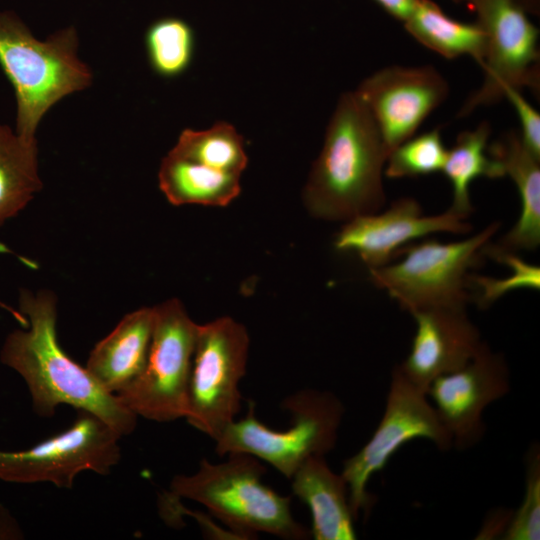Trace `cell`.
I'll use <instances>...</instances> for the list:
<instances>
[{
    "instance_id": "cell-28",
    "label": "cell",
    "mask_w": 540,
    "mask_h": 540,
    "mask_svg": "<svg viewBox=\"0 0 540 540\" xmlns=\"http://www.w3.org/2000/svg\"><path fill=\"white\" fill-rule=\"evenodd\" d=\"M504 97L512 104L519 118L520 138L525 147L540 158V115L516 87H507Z\"/></svg>"
},
{
    "instance_id": "cell-21",
    "label": "cell",
    "mask_w": 540,
    "mask_h": 540,
    "mask_svg": "<svg viewBox=\"0 0 540 540\" xmlns=\"http://www.w3.org/2000/svg\"><path fill=\"white\" fill-rule=\"evenodd\" d=\"M491 127L488 122L480 123L473 130L461 132L447 157L442 172L452 185L450 210L469 217L472 212L470 185L479 177L497 179L505 176L499 161L488 153Z\"/></svg>"
},
{
    "instance_id": "cell-22",
    "label": "cell",
    "mask_w": 540,
    "mask_h": 540,
    "mask_svg": "<svg viewBox=\"0 0 540 540\" xmlns=\"http://www.w3.org/2000/svg\"><path fill=\"white\" fill-rule=\"evenodd\" d=\"M41 188L37 141L24 140L0 124V226L23 210Z\"/></svg>"
},
{
    "instance_id": "cell-23",
    "label": "cell",
    "mask_w": 540,
    "mask_h": 540,
    "mask_svg": "<svg viewBox=\"0 0 540 540\" xmlns=\"http://www.w3.org/2000/svg\"><path fill=\"white\" fill-rule=\"evenodd\" d=\"M170 151L210 168L239 175L248 163L242 136L224 121L206 130H183Z\"/></svg>"
},
{
    "instance_id": "cell-8",
    "label": "cell",
    "mask_w": 540,
    "mask_h": 540,
    "mask_svg": "<svg viewBox=\"0 0 540 540\" xmlns=\"http://www.w3.org/2000/svg\"><path fill=\"white\" fill-rule=\"evenodd\" d=\"M249 335L244 325L220 317L197 327L188 386V423L215 440L240 411Z\"/></svg>"
},
{
    "instance_id": "cell-16",
    "label": "cell",
    "mask_w": 540,
    "mask_h": 540,
    "mask_svg": "<svg viewBox=\"0 0 540 540\" xmlns=\"http://www.w3.org/2000/svg\"><path fill=\"white\" fill-rule=\"evenodd\" d=\"M153 307L126 314L90 352L86 369L107 392L116 395L142 372L151 342Z\"/></svg>"
},
{
    "instance_id": "cell-24",
    "label": "cell",
    "mask_w": 540,
    "mask_h": 540,
    "mask_svg": "<svg viewBox=\"0 0 540 540\" xmlns=\"http://www.w3.org/2000/svg\"><path fill=\"white\" fill-rule=\"evenodd\" d=\"M145 46L152 69L159 76L174 78L190 66L195 48L191 26L183 19L164 17L153 22L145 34Z\"/></svg>"
},
{
    "instance_id": "cell-19",
    "label": "cell",
    "mask_w": 540,
    "mask_h": 540,
    "mask_svg": "<svg viewBox=\"0 0 540 540\" xmlns=\"http://www.w3.org/2000/svg\"><path fill=\"white\" fill-rule=\"evenodd\" d=\"M159 187L176 206H226L241 191L240 175L219 171L169 151L158 172Z\"/></svg>"
},
{
    "instance_id": "cell-9",
    "label": "cell",
    "mask_w": 540,
    "mask_h": 540,
    "mask_svg": "<svg viewBox=\"0 0 540 540\" xmlns=\"http://www.w3.org/2000/svg\"><path fill=\"white\" fill-rule=\"evenodd\" d=\"M424 438L441 451L453 447L452 437L422 389L407 380L397 366L391 381L382 418L368 442L343 463L341 475L347 483L349 503L357 521L370 512L375 497L367 490L371 477L383 470L390 458L406 443Z\"/></svg>"
},
{
    "instance_id": "cell-10",
    "label": "cell",
    "mask_w": 540,
    "mask_h": 540,
    "mask_svg": "<svg viewBox=\"0 0 540 540\" xmlns=\"http://www.w3.org/2000/svg\"><path fill=\"white\" fill-rule=\"evenodd\" d=\"M77 417L66 430L20 451L0 450V480L31 484L49 482L72 488L84 471L107 475L121 457L119 439L96 415L76 410Z\"/></svg>"
},
{
    "instance_id": "cell-5",
    "label": "cell",
    "mask_w": 540,
    "mask_h": 540,
    "mask_svg": "<svg viewBox=\"0 0 540 540\" xmlns=\"http://www.w3.org/2000/svg\"><path fill=\"white\" fill-rule=\"evenodd\" d=\"M282 407L290 412V426L274 430L257 419L250 401L245 417L228 424L214 440L216 452L250 454L290 479L307 459L334 448L344 415L336 395L305 389L289 395Z\"/></svg>"
},
{
    "instance_id": "cell-31",
    "label": "cell",
    "mask_w": 540,
    "mask_h": 540,
    "mask_svg": "<svg viewBox=\"0 0 540 540\" xmlns=\"http://www.w3.org/2000/svg\"><path fill=\"white\" fill-rule=\"evenodd\" d=\"M390 15L402 22L410 14L416 0H375Z\"/></svg>"
},
{
    "instance_id": "cell-14",
    "label": "cell",
    "mask_w": 540,
    "mask_h": 540,
    "mask_svg": "<svg viewBox=\"0 0 540 540\" xmlns=\"http://www.w3.org/2000/svg\"><path fill=\"white\" fill-rule=\"evenodd\" d=\"M471 225L450 209L442 214L424 215L419 202L411 197L395 200L381 213L356 216L337 233L338 251L358 254L368 269L390 263L411 241L434 233L466 234Z\"/></svg>"
},
{
    "instance_id": "cell-4",
    "label": "cell",
    "mask_w": 540,
    "mask_h": 540,
    "mask_svg": "<svg viewBox=\"0 0 540 540\" xmlns=\"http://www.w3.org/2000/svg\"><path fill=\"white\" fill-rule=\"evenodd\" d=\"M228 455L217 464L202 459L192 475H176L170 483L171 496L202 504L236 535L263 532L288 540L311 536L294 519L291 497L262 482L266 468L258 458L246 453Z\"/></svg>"
},
{
    "instance_id": "cell-30",
    "label": "cell",
    "mask_w": 540,
    "mask_h": 540,
    "mask_svg": "<svg viewBox=\"0 0 540 540\" xmlns=\"http://www.w3.org/2000/svg\"><path fill=\"white\" fill-rule=\"evenodd\" d=\"M24 532L10 511L0 504V540H19Z\"/></svg>"
},
{
    "instance_id": "cell-12",
    "label": "cell",
    "mask_w": 540,
    "mask_h": 540,
    "mask_svg": "<svg viewBox=\"0 0 540 540\" xmlns=\"http://www.w3.org/2000/svg\"><path fill=\"white\" fill-rule=\"evenodd\" d=\"M509 391L510 372L504 355L484 342L464 367L433 380L426 394L453 446L465 450L485 433V409Z\"/></svg>"
},
{
    "instance_id": "cell-20",
    "label": "cell",
    "mask_w": 540,
    "mask_h": 540,
    "mask_svg": "<svg viewBox=\"0 0 540 540\" xmlns=\"http://www.w3.org/2000/svg\"><path fill=\"white\" fill-rule=\"evenodd\" d=\"M403 23L415 40L439 55L448 59L467 55L482 64L486 35L478 23L452 19L432 0H416Z\"/></svg>"
},
{
    "instance_id": "cell-25",
    "label": "cell",
    "mask_w": 540,
    "mask_h": 540,
    "mask_svg": "<svg viewBox=\"0 0 540 540\" xmlns=\"http://www.w3.org/2000/svg\"><path fill=\"white\" fill-rule=\"evenodd\" d=\"M447 151L439 129L413 135L389 153L384 175L388 178H405L442 171Z\"/></svg>"
},
{
    "instance_id": "cell-11",
    "label": "cell",
    "mask_w": 540,
    "mask_h": 540,
    "mask_svg": "<svg viewBox=\"0 0 540 540\" xmlns=\"http://www.w3.org/2000/svg\"><path fill=\"white\" fill-rule=\"evenodd\" d=\"M486 35L481 64L485 78L460 110V116L496 103L507 87L536 88L539 83L538 30L514 0H470Z\"/></svg>"
},
{
    "instance_id": "cell-15",
    "label": "cell",
    "mask_w": 540,
    "mask_h": 540,
    "mask_svg": "<svg viewBox=\"0 0 540 540\" xmlns=\"http://www.w3.org/2000/svg\"><path fill=\"white\" fill-rule=\"evenodd\" d=\"M410 314L416 330L410 352L397 368L426 392L436 378L464 367L484 341L466 309L432 307Z\"/></svg>"
},
{
    "instance_id": "cell-27",
    "label": "cell",
    "mask_w": 540,
    "mask_h": 540,
    "mask_svg": "<svg viewBox=\"0 0 540 540\" xmlns=\"http://www.w3.org/2000/svg\"><path fill=\"white\" fill-rule=\"evenodd\" d=\"M540 538V453L534 445L526 462L525 493L521 505L512 512L501 539L539 540Z\"/></svg>"
},
{
    "instance_id": "cell-29",
    "label": "cell",
    "mask_w": 540,
    "mask_h": 540,
    "mask_svg": "<svg viewBox=\"0 0 540 540\" xmlns=\"http://www.w3.org/2000/svg\"><path fill=\"white\" fill-rule=\"evenodd\" d=\"M511 511H498L489 515L484 526L481 528L478 539H491L495 537L502 538L508 523L510 521Z\"/></svg>"
},
{
    "instance_id": "cell-17",
    "label": "cell",
    "mask_w": 540,
    "mask_h": 540,
    "mask_svg": "<svg viewBox=\"0 0 540 540\" xmlns=\"http://www.w3.org/2000/svg\"><path fill=\"white\" fill-rule=\"evenodd\" d=\"M290 480L293 494L311 512L310 535L315 540L357 538L347 483L341 474L331 470L324 456L307 459Z\"/></svg>"
},
{
    "instance_id": "cell-13",
    "label": "cell",
    "mask_w": 540,
    "mask_h": 540,
    "mask_svg": "<svg viewBox=\"0 0 540 540\" xmlns=\"http://www.w3.org/2000/svg\"><path fill=\"white\" fill-rule=\"evenodd\" d=\"M354 92L374 119L389 155L446 100L449 85L433 66H389L365 78Z\"/></svg>"
},
{
    "instance_id": "cell-2",
    "label": "cell",
    "mask_w": 540,
    "mask_h": 540,
    "mask_svg": "<svg viewBox=\"0 0 540 540\" xmlns=\"http://www.w3.org/2000/svg\"><path fill=\"white\" fill-rule=\"evenodd\" d=\"M387 156L366 106L355 92L342 94L303 190L308 212L322 220L343 222L379 212L386 202Z\"/></svg>"
},
{
    "instance_id": "cell-26",
    "label": "cell",
    "mask_w": 540,
    "mask_h": 540,
    "mask_svg": "<svg viewBox=\"0 0 540 540\" xmlns=\"http://www.w3.org/2000/svg\"><path fill=\"white\" fill-rule=\"evenodd\" d=\"M484 254L495 261L508 265L511 274L503 279L488 276H470V288L475 290L476 301L479 307L487 308L506 293L520 288H540V268L530 264L519 257L516 252L497 249L489 242L484 248Z\"/></svg>"
},
{
    "instance_id": "cell-6",
    "label": "cell",
    "mask_w": 540,
    "mask_h": 540,
    "mask_svg": "<svg viewBox=\"0 0 540 540\" xmlns=\"http://www.w3.org/2000/svg\"><path fill=\"white\" fill-rule=\"evenodd\" d=\"M499 228V222H492L464 240L408 244L399 262L369 269L370 279L409 313L432 307L466 309L472 302L469 271L480 263Z\"/></svg>"
},
{
    "instance_id": "cell-1",
    "label": "cell",
    "mask_w": 540,
    "mask_h": 540,
    "mask_svg": "<svg viewBox=\"0 0 540 540\" xmlns=\"http://www.w3.org/2000/svg\"><path fill=\"white\" fill-rule=\"evenodd\" d=\"M19 307L29 320V329L14 330L6 337L0 360L24 379L35 413L52 417L58 405L66 404L96 415L120 437L131 434L137 416L61 348L54 294L22 292Z\"/></svg>"
},
{
    "instance_id": "cell-3",
    "label": "cell",
    "mask_w": 540,
    "mask_h": 540,
    "mask_svg": "<svg viewBox=\"0 0 540 540\" xmlns=\"http://www.w3.org/2000/svg\"><path fill=\"white\" fill-rule=\"evenodd\" d=\"M77 51L74 27L41 41L16 14L0 12V66L15 91L16 133L24 140H36L38 125L53 105L91 85L92 72Z\"/></svg>"
},
{
    "instance_id": "cell-18",
    "label": "cell",
    "mask_w": 540,
    "mask_h": 540,
    "mask_svg": "<svg viewBox=\"0 0 540 540\" xmlns=\"http://www.w3.org/2000/svg\"><path fill=\"white\" fill-rule=\"evenodd\" d=\"M488 153L501 163L520 198L518 220L493 246L509 252L534 250L540 244V158L525 147L516 131L504 133L488 146Z\"/></svg>"
},
{
    "instance_id": "cell-7",
    "label": "cell",
    "mask_w": 540,
    "mask_h": 540,
    "mask_svg": "<svg viewBox=\"0 0 540 540\" xmlns=\"http://www.w3.org/2000/svg\"><path fill=\"white\" fill-rule=\"evenodd\" d=\"M146 364L115 396L137 417L156 422L185 418L197 327L176 298L155 307Z\"/></svg>"
}]
</instances>
